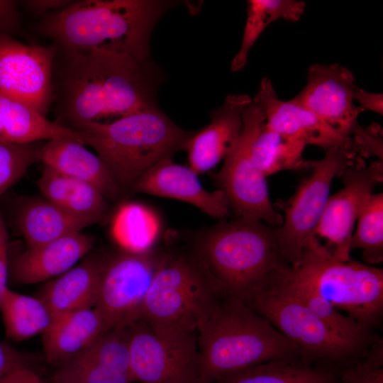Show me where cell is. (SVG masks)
<instances>
[{
	"label": "cell",
	"instance_id": "obj_19",
	"mask_svg": "<svg viewBox=\"0 0 383 383\" xmlns=\"http://www.w3.org/2000/svg\"><path fill=\"white\" fill-rule=\"evenodd\" d=\"M91 237L74 233L27 249L9 266V277L18 284L51 280L77 265L93 246Z\"/></svg>",
	"mask_w": 383,
	"mask_h": 383
},
{
	"label": "cell",
	"instance_id": "obj_35",
	"mask_svg": "<svg viewBox=\"0 0 383 383\" xmlns=\"http://www.w3.org/2000/svg\"><path fill=\"white\" fill-rule=\"evenodd\" d=\"M383 340L375 341L361 361L340 372L345 383H383Z\"/></svg>",
	"mask_w": 383,
	"mask_h": 383
},
{
	"label": "cell",
	"instance_id": "obj_27",
	"mask_svg": "<svg viewBox=\"0 0 383 383\" xmlns=\"http://www.w3.org/2000/svg\"><path fill=\"white\" fill-rule=\"evenodd\" d=\"M0 313L6 336L16 342L43 335L54 320L51 311L38 296L20 294L9 287L1 297Z\"/></svg>",
	"mask_w": 383,
	"mask_h": 383
},
{
	"label": "cell",
	"instance_id": "obj_32",
	"mask_svg": "<svg viewBox=\"0 0 383 383\" xmlns=\"http://www.w3.org/2000/svg\"><path fill=\"white\" fill-rule=\"evenodd\" d=\"M357 229L350 240V250H362L365 264L383 260V194H372L357 216Z\"/></svg>",
	"mask_w": 383,
	"mask_h": 383
},
{
	"label": "cell",
	"instance_id": "obj_5",
	"mask_svg": "<svg viewBox=\"0 0 383 383\" xmlns=\"http://www.w3.org/2000/svg\"><path fill=\"white\" fill-rule=\"evenodd\" d=\"M279 228L248 216L222 221L204 235L199 256L226 294L245 301L287 263Z\"/></svg>",
	"mask_w": 383,
	"mask_h": 383
},
{
	"label": "cell",
	"instance_id": "obj_43",
	"mask_svg": "<svg viewBox=\"0 0 383 383\" xmlns=\"http://www.w3.org/2000/svg\"><path fill=\"white\" fill-rule=\"evenodd\" d=\"M52 383H54V382H52Z\"/></svg>",
	"mask_w": 383,
	"mask_h": 383
},
{
	"label": "cell",
	"instance_id": "obj_18",
	"mask_svg": "<svg viewBox=\"0 0 383 383\" xmlns=\"http://www.w3.org/2000/svg\"><path fill=\"white\" fill-rule=\"evenodd\" d=\"M252 101L247 94L228 95L213 112L211 123L190 138L185 150L189 167L197 174L211 170L226 156L241 133L243 111Z\"/></svg>",
	"mask_w": 383,
	"mask_h": 383
},
{
	"label": "cell",
	"instance_id": "obj_39",
	"mask_svg": "<svg viewBox=\"0 0 383 383\" xmlns=\"http://www.w3.org/2000/svg\"><path fill=\"white\" fill-rule=\"evenodd\" d=\"M9 265L8 260V235L0 209V303L8 287Z\"/></svg>",
	"mask_w": 383,
	"mask_h": 383
},
{
	"label": "cell",
	"instance_id": "obj_34",
	"mask_svg": "<svg viewBox=\"0 0 383 383\" xmlns=\"http://www.w3.org/2000/svg\"><path fill=\"white\" fill-rule=\"evenodd\" d=\"M40 148L34 143L0 142V196L20 179L32 164L40 161Z\"/></svg>",
	"mask_w": 383,
	"mask_h": 383
},
{
	"label": "cell",
	"instance_id": "obj_33",
	"mask_svg": "<svg viewBox=\"0 0 383 383\" xmlns=\"http://www.w3.org/2000/svg\"><path fill=\"white\" fill-rule=\"evenodd\" d=\"M132 377L107 362L82 353L60 365L54 383H132Z\"/></svg>",
	"mask_w": 383,
	"mask_h": 383
},
{
	"label": "cell",
	"instance_id": "obj_10",
	"mask_svg": "<svg viewBox=\"0 0 383 383\" xmlns=\"http://www.w3.org/2000/svg\"><path fill=\"white\" fill-rule=\"evenodd\" d=\"M357 155L348 150L331 148L318 160H307L312 174L304 179L284 208L283 223L279 228V248L284 260L296 263L303 250L313 244L316 230L330 196L332 181Z\"/></svg>",
	"mask_w": 383,
	"mask_h": 383
},
{
	"label": "cell",
	"instance_id": "obj_15",
	"mask_svg": "<svg viewBox=\"0 0 383 383\" xmlns=\"http://www.w3.org/2000/svg\"><path fill=\"white\" fill-rule=\"evenodd\" d=\"M354 81L345 67L316 64L309 67L306 85L293 100L340 134L352 137L361 113L353 102Z\"/></svg>",
	"mask_w": 383,
	"mask_h": 383
},
{
	"label": "cell",
	"instance_id": "obj_28",
	"mask_svg": "<svg viewBox=\"0 0 383 383\" xmlns=\"http://www.w3.org/2000/svg\"><path fill=\"white\" fill-rule=\"evenodd\" d=\"M277 270L271 276L273 281L285 287L343 338L357 346L369 350L379 337L348 315H344L324 298L308 287L289 279Z\"/></svg>",
	"mask_w": 383,
	"mask_h": 383
},
{
	"label": "cell",
	"instance_id": "obj_42",
	"mask_svg": "<svg viewBox=\"0 0 383 383\" xmlns=\"http://www.w3.org/2000/svg\"><path fill=\"white\" fill-rule=\"evenodd\" d=\"M1 383H44L39 376L27 367L21 366L8 374Z\"/></svg>",
	"mask_w": 383,
	"mask_h": 383
},
{
	"label": "cell",
	"instance_id": "obj_9",
	"mask_svg": "<svg viewBox=\"0 0 383 383\" xmlns=\"http://www.w3.org/2000/svg\"><path fill=\"white\" fill-rule=\"evenodd\" d=\"M130 370L140 383H199L196 332L139 319L128 326Z\"/></svg>",
	"mask_w": 383,
	"mask_h": 383
},
{
	"label": "cell",
	"instance_id": "obj_8",
	"mask_svg": "<svg viewBox=\"0 0 383 383\" xmlns=\"http://www.w3.org/2000/svg\"><path fill=\"white\" fill-rule=\"evenodd\" d=\"M245 302L297 348L305 364L340 372L361 361L369 351L343 338L273 281L252 292Z\"/></svg>",
	"mask_w": 383,
	"mask_h": 383
},
{
	"label": "cell",
	"instance_id": "obj_2",
	"mask_svg": "<svg viewBox=\"0 0 383 383\" xmlns=\"http://www.w3.org/2000/svg\"><path fill=\"white\" fill-rule=\"evenodd\" d=\"M171 4L157 0L72 1L45 15L36 28L62 48L123 54L146 62L152 30Z\"/></svg>",
	"mask_w": 383,
	"mask_h": 383
},
{
	"label": "cell",
	"instance_id": "obj_21",
	"mask_svg": "<svg viewBox=\"0 0 383 383\" xmlns=\"http://www.w3.org/2000/svg\"><path fill=\"white\" fill-rule=\"evenodd\" d=\"M106 331L95 307L57 316L42 335L46 360L60 365L86 350Z\"/></svg>",
	"mask_w": 383,
	"mask_h": 383
},
{
	"label": "cell",
	"instance_id": "obj_4",
	"mask_svg": "<svg viewBox=\"0 0 383 383\" xmlns=\"http://www.w3.org/2000/svg\"><path fill=\"white\" fill-rule=\"evenodd\" d=\"M82 143L96 152L120 191H132L152 167L185 150L194 135L174 123L157 108L107 123H83L72 128Z\"/></svg>",
	"mask_w": 383,
	"mask_h": 383
},
{
	"label": "cell",
	"instance_id": "obj_11",
	"mask_svg": "<svg viewBox=\"0 0 383 383\" xmlns=\"http://www.w3.org/2000/svg\"><path fill=\"white\" fill-rule=\"evenodd\" d=\"M265 121L264 113L252 101L244 109L241 133L215 179L237 217L256 218L271 226L280 227L283 216L273 207L266 177L251 158L252 144Z\"/></svg>",
	"mask_w": 383,
	"mask_h": 383
},
{
	"label": "cell",
	"instance_id": "obj_36",
	"mask_svg": "<svg viewBox=\"0 0 383 383\" xmlns=\"http://www.w3.org/2000/svg\"><path fill=\"white\" fill-rule=\"evenodd\" d=\"M353 152L362 158L377 155L382 160V133L377 123L364 128L360 126L353 133Z\"/></svg>",
	"mask_w": 383,
	"mask_h": 383
},
{
	"label": "cell",
	"instance_id": "obj_16",
	"mask_svg": "<svg viewBox=\"0 0 383 383\" xmlns=\"http://www.w3.org/2000/svg\"><path fill=\"white\" fill-rule=\"evenodd\" d=\"M252 104L264 113L266 125L283 135L325 150L340 148L354 152L352 137L340 134L293 99L280 100L267 77L261 81Z\"/></svg>",
	"mask_w": 383,
	"mask_h": 383
},
{
	"label": "cell",
	"instance_id": "obj_30",
	"mask_svg": "<svg viewBox=\"0 0 383 383\" xmlns=\"http://www.w3.org/2000/svg\"><path fill=\"white\" fill-rule=\"evenodd\" d=\"M160 229L156 213L135 202L123 204L113 216L111 232L124 251L140 252L152 249Z\"/></svg>",
	"mask_w": 383,
	"mask_h": 383
},
{
	"label": "cell",
	"instance_id": "obj_1",
	"mask_svg": "<svg viewBox=\"0 0 383 383\" xmlns=\"http://www.w3.org/2000/svg\"><path fill=\"white\" fill-rule=\"evenodd\" d=\"M57 47L52 74L55 121L72 129L156 108L146 62L123 54Z\"/></svg>",
	"mask_w": 383,
	"mask_h": 383
},
{
	"label": "cell",
	"instance_id": "obj_37",
	"mask_svg": "<svg viewBox=\"0 0 383 383\" xmlns=\"http://www.w3.org/2000/svg\"><path fill=\"white\" fill-rule=\"evenodd\" d=\"M20 15L15 1L0 0V32L11 35L19 30Z\"/></svg>",
	"mask_w": 383,
	"mask_h": 383
},
{
	"label": "cell",
	"instance_id": "obj_29",
	"mask_svg": "<svg viewBox=\"0 0 383 383\" xmlns=\"http://www.w3.org/2000/svg\"><path fill=\"white\" fill-rule=\"evenodd\" d=\"M306 146L272 130L265 121L252 144L251 158L265 177L282 170L308 169L307 160L303 159Z\"/></svg>",
	"mask_w": 383,
	"mask_h": 383
},
{
	"label": "cell",
	"instance_id": "obj_31",
	"mask_svg": "<svg viewBox=\"0 0 383 383\" xmlns=\"http://www.w3.org/2000/svg\"><path fill=\"white\" fill-rule=\"evenodd\" d=\"M304 9V2L300 1H248V17L241 46L232 61L231 65L232 71H239L245 65L250 49L271 23L279 18L296 21L301 16Z\"/></svg>",
	"mask_w": 383,
	"mask_h": 383
},
{
	"label": "cell",
	"instance_id": "obj_24",
	"mask_svg": "<svg viewBox=\"0 0 383 383\" xmlns=\"http://www.w3.org/2000/svg\"><path fill=\"white\" fill-rule=\"evenodd\" d=\"M37 184L44 199L73 215L96 223L106 213L105 197L87 182L44 167Z\"/></svg>",
	"mask_w": 383,
	"mask_h": 383
},
{
	"label": "cell",
	"instance_id": "obj_25",
	"mask_svg": "<svg viewBox=\"0 0 383 383\" xmlns=\"http://www.w3.org/2000/svg\"><path fill=\"white\" fill-rule=\"evenodd\" d=\"M62 138L82 143L76 131L51 121L21 103L0 96L1 143L30 144Z\"/></svg>",
	"mask_w": 383,
	"mask_h": 383
},
{
	"label": "cell",
	"instance_id": "obj_7",
	"mask_svg": "<svg viewBox=\"0 0 383 383\" xmlns=\"http://www.w3.org/2000/svg\"><path fill=\"white\" fill-rule=\"evenodd\" d=\"M226 294L199 255L162 254L137 320L196 332Z\"/></svg>",
	"mask_w": 383,
	"mask_h": 383
},
{
	"label": "cell",
	"instance_id": "obj_6",
	"mask_svg": "<svg viewBox=\"0 0 383 383\" xmlns=\"http://www.w3.org/2000/svg\"><path fill=\"white\" fill-rule=\"evenodd\" d=\"M282 272L327 300L338 310L373 331L383 315V270L350 259L335 258L318 240L306 248Z\"/></svg>",
	"mask_w": 383,
	"mask_h": 383
},
{
	"label": "cell",
	"instance_id": "obj_23",
	"mask_svg": "<svg viewBox=\"0 0 383 383\" xmlns=\"http://www.w3.org/2000/svg\"><path fill=\"white\" fill-rule=\"evenodd\" d=\"M17 226L27 248L38 246L64 236L81 232L95 223L93 221L73 215L47 199H35L20 209Z\"/></svg>",
	"mask_w": 383,
	"mask_h": 383
},
{
	"label": "cell",
	"instance_id": "obj_22",
	"mask_svg": "<svg viewBox=\"0 0 383 383\" xmlns=\"http://www.w3.org/2000/svg\"><path fill=\"white\" fill-rule=\"evenodd\" d=\"M106 261L87 258L43 286L38 297L54 318L95 306Z\"/></svg>",
	"mask_w": 383,
	"mask_h": 383
},
{
	"label": "cell",
	"instance_id": "obj_20",
	"mask_svg": "<svg viewBox=\"0 0 383 383\" xmlns=\"http://www.w3.org/2000/svg\"><path fill=\"white\" fill-rule=\"evenodd\" d=\"M40 161L44 167L91 184L105 198L114 199L121 192L101 159L74 139L48 140L40 148Z\"/></svg>",
	"mask_w": 383,
	"mask_h": 383
},
{
	"label": "cell",
	"instance_id": "obj_40",
	"mask_svg": "<svg viewBox=\"0 0 383 383\" xmlns=\"http://www.w3.org/2000/svg\"><path fill=\"white\" fill-rule=\"evenodd\" d=\"M353 99L359 102L358 109L361 112L366 109L374 111L380 115L383 113V94L367 92L357 87L353 89Z\"/></svg>",
	"mask_w": 383,
	"mask_h": 383
},
{
	"label": "cell",
	"instance_id": "obj_12",
	"mask_svg": "<svg viewBox=\"0 0 383 383\" xmlns=\"http://www.w3.org/2000/svg\"><path fill=\"white\" fill-rule=\"evenodd\" d=\"M161 255L152 249L123 251L106 261L94 307L107 331L138 319Z\"/></svg>",
	"mask_w": 383,
	"mask_h": 383
},
{
	"label": "cell",
	"instance_id": "obj_3",
	"mask_svg": "<svg viewBox=\"0 0 383 383\" xmlns=\"http://www.w3.org/2000/svg\"><path fill=\"white\" fill-rule=\"evenodd\" d=\"M199 383L274 360H300L297 348L242 299L223 295L196 331Z\"/></svg>",
	"mask_w": 383,
	"mask_h": 383
},
{
	"label": "cell",
	"instance_id": "obj_14",
	"mask_svg": "<svg viewBox=\"0 0 383 383\" xmlns=\"http://www.w3.org/2000/svg\"><path fill=\"white\" fill-rule=\"evenodd\" d=\"M344 187L330 196L316 230V238L326 240L324 245L337 259H351L350 240L354 223L377 184L383 180L382 160L366 165L357 156L340 174Z\"/></svg>",
	"mask_w": 383,
	"mask_h": 383
},
{
	"label": "cell",
	"instance_id": "obj_38",
	"mask_svg": "<svg viewBox=\"0 0 383 383\" xmlns=\"http://www.w3.org/2000/svg\"><path fill=\"white\" fill-rule=\"evenodd\" d=\"M26 365L21 353L9 344L0 341V383L11 372Z\"/></svg>",
	"mask_w": 383,
	"mask_h": 383
},
{
	"label": "cell",
	"instance_id": "obj_41",
	"mask_svg": "<svg viewBox=\"0 0 383 383\" xmlns=\"http://www.w3.org/2000/svg\"><path fill=\"white\" fill-rule=\"evenodd\" d=\"M72 1L65 0H32L23 1V4L30 11L47 15L65 7Z\"/></svg>",
	"mask_w": 383,
	"mask_h": 383
},
{
	"label": "cell",
	"instance_id": "obj_17",
	"mask_svg": "<svg viewBox=\"0 0 383 383\" xmlns=\"http://www.w3.org/2000/svg\"><path fill=\"white\" fill-rule=\"evenodd\" d=\"M132 191L183 201L214 218L226 216L231 208L223 191H207L192 169L174 163L171 157L152 167L139 179Z\"/></svg>",
	"mask_w": 383,
	"mask_h": 383
},
{
	"label": "cell",
	"instance_id": "obj_26",
	"mask_svg": "<svg viewBox=\"0 0 383 383\" xmlns=\"http://www.w3.org/2000/svg\"><path fill=\"white\" fill-rule=\"evenodd\" d=\"M214 383H345L340 372L301 360H274L233 372Z\"/></svg>",
	"mask_w": 383,
	"mask_h": 383
},
{
	"label": "cell",
	"instance_id": "obj_13",
	"mask_svg": "<svg viewBox=\"0 0 383 383\" xmlns=\"http://www.w3.org/2000/svg\"><path fill=\"white\" fill-rule=\"evenodd\" d=\"M57 45L26 44L0 32V96L43 116L52 104V65Z\"/></svg>",
	"mask_w": 383,
	"mask_h": 383
}]
</instances>
